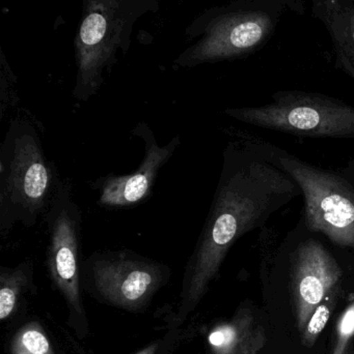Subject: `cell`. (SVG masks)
I'll use <instances>...</instances> for the list:
<instances>
[{"mask_svg":"<svg viewBox=\"0 0 354 354\" xmlns=\"http://www.w3.org/2000/svg\"><path fill=\"white\" fill-rule=\"evenodd\" d=\"M303 195L272 153V143L237 132L222 153L218 187L187 264L182 301L172 320L184 322L207 292L233 245L263 229L272 214Z\"/></svg>","mask_w":354,"mask_h":354,"instance_id":"obj_1","label":"cell"},{"mask_svg":"<svg viewBox=\"0 0 354 354\" xmlns=\"http://www.w3.org/2000/svg\"><path fill=\"white\" fill-rule=\"evenodd\" d=\"M261 230L262 266L286 284L301 333L328 295L354 282V266L324 236L309 230L301 218L280 241L276 229Z\"/></svg>","mask_w":354,"mask_h":354,"instance_id":"obj_2","label":"cell"},{"mask_svg":"<svg viewBox=\"0 0 354 354\" xmlns=\"http://www.w3.org/2000/svg\"><path fill=\"white\" fill-rule=\"evenodd\" d=\"M60 177L28 118L10 120L0 145V237L17 225L35 227L51 202Z\"/></svg>","mask_w":354,"mask_h":354,"instance_id":"obj_3","label":"cell"},{"mask_svg":"<svg viewBox=\"0 0 354 354\" xmlns=\"http://www.w3.org/2000/svg\"><path fill=\"white\" fill-rule=\"evenodd\" d=\"M274 163L299 185L301 220L354 266V159L338 167L309 163L272 143Z\"/></svg>","mask_w":354,"mask_h":354,"instance_id":"obj_4","label":"cell"},{"mask_svg":"<svg viewBox=\"0 0 354 354\" xmlns=\"http://www.w3.org/2000/svg\"><path fill=\"white\" fill-rule=\"evenodd\" d=\"M229 118L266 130L309 138L354 139V107L322 95L278 93L258 107L227 108Z\"/></svg>","mask_w":354,"mask_h":354,"instance_id":"obj_5","label":"cell"},{"mask_svg":"<svg viewBox=\"0 0 354 354\" xmlns=\"http://www.w3.org/2000/svg\"><path fill=\"white\" fill-rule=\"evenodd\" d=\"M47 226L46 264L56 288L67 303L81 314L80 253L82 212L73 195L72 183L60 179L51 202L43 214Z\"/></svg>","mask_w":354,"mask_h":354,"instance_id":"obj_6","label":"cell"},{"mask_svg":"<svg viewBox=\"0 0 354 354\" xmlns=\"http://www.w3.org/2000/svg\"><path fill=\"white\" fill-rule=\"evenodd\" d=\"M83 266L98 295L127 310L145 305L170 274L168 266L129 250L95 252Z\"/></svg>","mask_w":354,"mask_h":354,"instance_id":"obj_7","label":"cell"},{"mask_svg":"<svg viewBox=\"0 0 354 354\" xmlns=\"http://www.w3.org/2000/svg\"><path fill=\"white\" fill-rule=\"evenodd\" d=\"M134 137L143 140L145 156L132 174L100 176L91 185L98 193L97 204L106 209L134 207L147 201L153 193L154 185L160 170L175 155L181 137H172L166 145H158L153 131L145 122H139L132 130Z\"/></svg>","mask_w":354,"mask_h":354,"instance_id":"obj_8","label":"cell"},{"mask_svg":"<svg viewBox=\"0 0 354 354\" xmlns=\"http://www.w3.org/2000/svg\"><path fill=\"white\" fill-rule=\"evenodd\" d=\"M255 318L247 308H242L230 322L220 324L208 337L210 354H233L255 330Z\"/></svg>","mask_w":354,"mask_h":354,"instance_id":"obj_9","label":"cell"},{"mask_svg":"<svg viewBox=\"0 0 354 354\" xmlns=\"http://www.w3.org/2000/svg\"><path fill=\"white\" fill-rule=\"evenodd\" d=\"M33 263L31 260L21 262L16 268L0 270V319L6 320L16 309L21 293L33 283Z\"/></svg>","mask_w":354,"mask_h":354,"instance_id":"obj_10","label":"cell"},{"mask_svg":"<svg viewBox=\"0 0 354 354\" xmlns=\"http://www.w3.org/2000/svg\"><path fill=\"white\" fill-rule=\"evenodd\" d=\"M349 286L340 287L333 291L326 299L316 308L315 311L310 317L309 322L306 324L301 335V343L306 347H313L316 341L319 338L321 333L326 328L328 320L332 317L335 309L337 308L343 295L346 293Z\"/></svg>","mask_w":354,"mask_h":354,"instance_id":"obj_11","label":"cell"},{"mask_svg":"<svg viewBox=\"0 0 354 354\" xmlns=\"http://www.w3.org/2000/svg\"><path fill=\"white\" fill-rule=\"evenodd\" d=\"M10 351L12 354H54L47 336L37 324H27L15 335Z\"/></svg>","mask_w":354,"mask_h":354,"instance_id":"obj_12","label":"cell"},{"mask_svg":"<svg viewBox=\"0 0 354 354\" xmlns=\"http://www.w3.org/2000/svg\"><path fill=\"white\" fill-rule=\"evenodd\" d=\"M354 337V299L345 309L335 328V340L332 353L345 354L351 348V342Z\"/></svg>","mask_w":354,"mask_h":354,"instance_id":"obj_13","label":"cell"},{"mask_svg":"<svg viewBox=\"0 0 354 354\" xmlns=\"http://www.w3.org/2000/svg\"><path fill=\"white\" fill-rule=\"evenodd\" d=\"M106 19L98 12H93L83 21L80 28L81 41L85 46H95L102 41L106 32Z\"/></svg>","mask_w":354,"mask_h":354,"instance_id":"obj_14","label":"cell"},{"mask_svg":"<svg viewBox=\"0 0 354 354\" xmlns=\"http://www.w3.org/2000/svg\"><path fill=\"white\" fill-rule=\"evenodd\" d=\"M262 35L263 30L258 23H242L233 29L230 41L237 49H247L256 45L261 39Z\"/></svg>","mask_w":354,"mask_h":354,"instance_id":"obj_15","label":"cell"},{"mask_svg":"<svg viewBox=\"0 0 354 354\" xmlns=\"http://www.w3.org/2000/svg\"><path fill=\"white\" fill-rule=\"evenodd\" d=\"M266 343L265 330L262 326H256L251 336L233 354H258Z\"/></svg>","mask_w":354,"mask_h":354,"instance_id":"obj_16","label":"cell"},{"mask_svg":"<svg viewBox=\"0 0 354 354\" xmlns=\"http://www.w3.org/2000/svg\"><path fill=\"white\" fill-rule=\"evenodd\" d=\"M156 351V346H151L148 347L147 349H145V351H141V353H139L137 354H154Z\"/></svg>","mask_w":354,"mask_h":354,"instance_id":"obj_17","label":"cell"},{"mask_svg":"<svg viewBox=\"0 0 354 354\" xmlns=\"http://www.w3.org/2000/svg\"><path fill=\"white\" fill-rule=\"evenodd\" d=\"M345 354H353V351L351 348H349L348 351H347V353Z\"/></svg>","mask_w":354,"mask_h":354,"instance_id":"obj_18","label":"cell"},{"mask_svg":"<svg viewBox=\"0 0 354 354\" xmlns=\"http://www.w3.org/2000/svg\"><path fill=\"white\" fill-rule=\"evenodd\" d=\"M353 37H354V33H353Z\"/></svg>","mask_w":354,"mask_h":354,"instance_id":"obj_19","label":"cell"}]
</instances>
